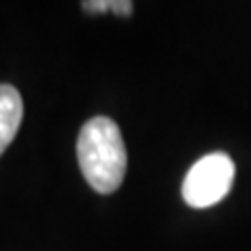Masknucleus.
I'll list each match as a JSON object with an SVG mask.
<instances>
[{"label":"nucleus","instance_id":"2","mask_svg":"<svg viewBox=\"0 0 251 251\" xmlns=\"http://www.w3.org/2000/svg\"><path fill=\"white\" fill-rule=\"evenodd\" d=\"M234 163L226 153H209L188 170L182 182L184 203L205 209L222 201L232 188Z\"/></svg>","mask_w":251,"mask_h":251},{"label":"nucleus","instance_id":"3","mask_svg":"<svg viewBox=\"0 0 251 251\" xmlns=\"http://www.w3.org/2000/svg\"><path fill=\"white\" fill-rule=\"evenodd\" d=\"M23 120V99L11 84H0V155L13 143Z\"/></svg>","mask_w":251,"mask_h":251},{"label":"nucleus","instance_id":"4","mask_svg":"<svg viewBox=\"0 0 251 251\" xmlns=\"http://www.w3.org/2000/svg\"><path fill=\"white\" fill-rule=\"evenodd\" d=\"M82 9L90 15H100L111 11V0H84Z\"/></svg>","mask_w":251,"mask_h":251},{"label":"nucleus","instance_id":"1","mask_svg":"<svg viewBox=\"0 0 251 251\" xmlns=\"http://www.w3.org/2000/svg\"><path fill=\"white\" fill-rule=\"evenodd\" d=\"M80 170L94 191L100 195H111L122 186L128 153L124 136L111 117L99 115L88 120L75 143Z\"/></svg>","mask_w":251,"mask_h":251},{"label":"nucleus","instance_id":"5","mask_svg":"<svg viewBox=\"0 0 251 251\" xmlns=\"http://www.w3.org/2000/svg\"><path fill=\"white\" fill-rule=\"evenodd\" d=\"M134 4L130 0H111V13L113 15H120V17H130Z\"/></svg>","mask_w":251,"mask_h":251}]
</instances>
